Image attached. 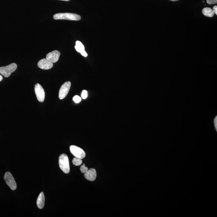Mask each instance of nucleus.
<instances>
[{
	"mask_svg": "<svg viewBox=\"0 0 217 217\" xmlns=\"http://www.w3.org/2000/svg\"><path fill=\"white\" fill-rule=\"evenodd\" d=\"M54 19L56 20H68L71 21H79L81 17L77 14L72 13H59L53 16Z\"/></svg>",
	"mask_w": 217,
	"mask_h": 217,
	"instance_id": "obj_1",
	"label": "nucleus"
},
{
	"mask_svg": "<svg viewBox=\"0 0 217 217\" xmlns=\"http://www.w3.org/2000/svg\"><path fill=\"white\" fill-rule=\"evenodd\" d=\"M59 165L60 169L64 173L68 174L69 173V161L67 155L63 154L60 155L59 158Z\"/></svg>",
	"mask_w": 217,
	"mask_h": 217,
	"instance_id": "obj_2",
	"label": "nucleus"
},
{
	"mask_svg": "<svg viewBox=\"0 0 217 217\" xmlns=\"http://www.w3.org/2000/svg\"><path fill=\"white\" fill-rule=\"evenodd\" d=\"M17 66V64L14 63L6 66L1 67L0 74L5 77H9L12 73L15 71Z\"/></svg>",
	"mask_w": 217,
	"mask_h": 217,
	"instance_id": "obj_3",
	"label": "nucleus"
},
{
	"mask_svg": "<svg viewBox=\"0 0 217 217\" xmlns=\"http://www.w3.org/2000/svg\"><path fill=\"white\" fill-rule=\"evenodd\" d=\"M71 153L77 158L83 159L86 156V154L83 150L75 146H71L70 147Z\"/></svg>",
	"mask_w": 217,
	"mask_h": 217,
	"instance_id": "obj_4",
	"label": "nucleus"
},
{
	"mask_svg": "<svg viewBox=\"0 0 217 217\" xmlns=\"http://www.w3.org/2000/svg\"><path fill=\"white\" fill-rule=\"evenodd\" d=\"M4 179L6 184L12 190L17 189V184L15 180L11 174L9 172H6L4 176Z\"/></svg>",
	"mask_w": 217,
	"mask_h": 217,
	"instance_id": "obj_5",
	"label": "nucleus"
},
{
	"mask_svg": "<svg viewBox=\"0 0 217 217\" xmlns=\"http://www.w3.org/2000/svg\"><path fill=\"white\" fill-rule=\"evenodd\" d=\"M71 86V82L69 81L63 84L60 88L59 92V98L63 99L65 98L69 92Z\"/></svg>",
	"mask_w": 217,
	"mask_h": 217,
	"instance_id": "obj_6",
	"label": "nucleus"
},
{
	"mask_svg": "<svg viewBox=\"0 0 217 217\" xmlns=\"http://www.w3.org/2000/svg\"><path fill=\"white\" fill-rule=\"evenodd\" d=\"M35 92L37 98L40 102H43L44 101L45 93L42 87L38 83L35 86Z\"/></svg>",
	"mask_w": 217,
	"mask_h": 217,
	"instance_id": "obj_7",
	"label": "nucleus"
},
{
	"mask_svg": "<svg viewBox=\"0 0 217 217\" xmlns=\"http://www.w3.org/2000/svg\"><path fill=\"white\" fill-rule=\"evenodd\" d=\"M60 53L58 50H54L47 54L46 59L52 63L57 62L60 57Z\"/></svg>",
	"mask_w": 217,
	"mask_h": 217,
	"instance_id": "obj_8",
	"label": "nucleus"
},
{
	"mask_svg": "<svg viewBox=\"0 0 217 217\" xmlns=\"http://www.w3.org/2000/svg\"><path fill=\"white\" fill-rule=\"evenodd\" d=\"M38 65L41 69L48 70L52 68L53 66V63L50 62L46 58H43L39 60L38 62Z\"/></svg>",
	"mask_w": 217,
	"mask_h": 217,
	"instance_id": "obj_9",
	"label": "nucleus"
},
{
	"mask_svg": "<svg viewBox=\"0 0 217 217\" xmlns=\"http://www.w3.org/2000/svg\"><path fill=\"white\" fill-rule=\"evenodd\" d=\"M84 176L85 178L89 181H94L97 177L96 171L94 169L88 170L85 173Z\"/></svg>",
	"mask_w": 217,
	"mask_h": 217,
	"instance_id": "obj_10",
	"label": "nucleus"
},
{
	"mask_svg": "<svg viewBox=\"0 0 217 217\" xmlns=\"http://www.w3.org/2000/svg\"><path fill=\"white\" fill-rule=\"evenodd\" d=\"M75 48L77 52H79L82 56L84 57H86L88 56L87 54L85 52V47L81 42L77 41L76 42V46H75Z\"/></svg>",
	"mask_w": 217,
	"mask_h": 217,
	"instance_id": "obj_11",
	"label": "nucleus"
},
{
	"mask_svg": "<svg viewBox=\"0 0 217 217\" xmlns=\"http://www.w3.org/2000/svg\"><path fill=\"white\" fill-rule=\"evenodd\" d=\"M45 200V199L44 193L42 192L39 194L37 200V205L39 209H42L44 207Z\"/></svg>",
	"mask_w": 217,
	"mask_h": 217,
	"instance_id": "obj_12",
	"label": "nucleus"
},
{
	"mask_svg": "<svg viewBox=\"0 0 217 217\" xmlns=\"http://www.w3.org/2000/svg\"><path fill=\"white\" fill-rule=\"evenodd\" d=\"M202 13L206 16L210 17V18H211V17L214 16V14H215L212 9L209 7L204 8L202 10Z\"/></svg>",
	"mask_w": 217,
	"mask_h": 217,
	"instance_id": "obj_13",
	"label": "nucleus"
},
{
	"mask_svg": "<svg viewBox=\"0 0 217 217\" xmlns=\"http://www.w3.org/2000/svg\"><path fill=\"white\" fill-rule=\"evenodd\" d=\"M82 159L74 158L72 160V163L75 166H79L82 164Z\"/></svg>",
	"mask_w": 217,
	"mask_h": 217,
	"instance_id": "obj_14",
	"label": "nucleus"
},
{
	"mask_svg": "<svg viewBox=\"0 0 217 217\" xmlns=\"http://www.w3.org/2000/svg\"><path fill=\"white\" fill-rule=\"evenodd\" d=\"M73 100L76 103H79L81 102V98L78 95H75L74 97L73 98Z\"/></svg>",
	"mask_w": 217,
	"mask_h": 217,
	"instance_id": "obj_15",
	"label": "nucleus"
},
{
	"mask_svg": "<svg viewBox=\"0 0 217 217\" xmlns=\"http://www.w3.org/2000/svg\"><path fill=\"white\" fill-rule=\"evenodd\" d=\"M80 170H81V172H82V173H85L87 171L88 168L87 167H85V166L82 165L81 166V167H80Z\"/></svg>",
	"mask_w": 217,
	"mask_h": 217,
	"instance_id": "obj_16",
	"label": "nucleus"
},
{
	"mask_svg": "<svg viewBox=\"0 0 217 217\" xmlns=\"http://www.w3.org/2000/svg\"><path fill=\"white\" fill-rule=\"evenodd\" d=\"M88 96V92L86 90H83L82 94H81V97L83 99H86Z\"/></svg>",
	"mask_w": 217,
	"mask_h": 217,
	"instance_id": "obj_17",
	"label": "nucleus"
},
{
	"mask_svg": "<svg viewBox=\"0 0 217 217\" xmlns=\"http://www.w3.org/2000/svg\"><path fill=\"white\" fill-rule=\"evenodd\" d=\"M207 2L209 5L215 4L217 3V0H207Z\"/></svg>",
	"mask_w": 217,
	"mask_h": 217,
	"instance_id": "obj_18",
	"label": "nucleus"
},
{
	"mask_svg": "<svg viewBox=\"0 0 217 217\" xmlns=\"http://www.w3.org/2000/svg\"><path fill=\"white\" fill-rule=\"evenodd\" d=\"M213 11L214 12V14H215L217 15V6H214L213 8Z\"/></svg>",
	"mask_w": 217,
	"mask_h": 217,
	"instance_id": "obj_19",
	"label": "nucleus"
},
{
	"mask_svg": "<svg viewBox=\"0 0 217 217\" xmlns=\"http://www.w3.org/2000/svg\"><path fill=\"white\" fill-rule=\"evenodd\" d=\"M217 116L215 117V119H214V126H215V128L216 129V130H217Z\"/></svg>",
	"mask_w": 217,
	"mask_h": 217,
	"instance_id": "obj_20",
	"label": "nucleus"
},
{
	"mask_svg": "<svg viewBox=\"0 0 217 217\" xmlns=\"http://www.w3.org/2000/svg\"><path fill=\"white\" fill-rule=\"evenodd\" d=\"M2 79H3V77H2V76L0 75V82L2 81Z\"/></svg>",
	"mask_w": 217,
	"mask_h": 217,
	"instance_id": "obj_21",
	"label": "nucleus"
},
{
	"mask_svg": "<svg viewBox=\"0 0 217 217\" xmlns=\"http://www.w3.org/2000/svg\"><path fill=\"white\" fill-rule=\"evenodd\" d=\"M60 1H69L70 0H60Z\"/></svg>",
	"mask_w": 217,
	"mask_h": 217,
	"instance_id": "obj_22",
	"label": "nucleus"
},
{
	"mask_svg": "<svg viewBox=\"0 0 217 217\" xmlns=\"http://www.w3.org/2000/svg\"><path fill=\"white\" fill-rule=\"evenodd\" d=\"M171 1H178L179 0H170Z\"/></svg>",
	"mask_w": 217,
	"mask_h": 217,
	"instance_id": "obj_23",
	"label": "nucleus"
},
{
	"mask_svg": "<svg viewBox=\"0 0 217 217\" xmlns=\"http://www.w3.org/2000/svg\"><path fill=\"white\" fill-rule=\"evenodd\" d=\"M83 165L85 166V164H84Z\"/></svg>",
	"mask_w": 217,
	"mask_h": 217,
	"instance_id": "obj_24",
	"label": "nucleus"
}]
</instances>
